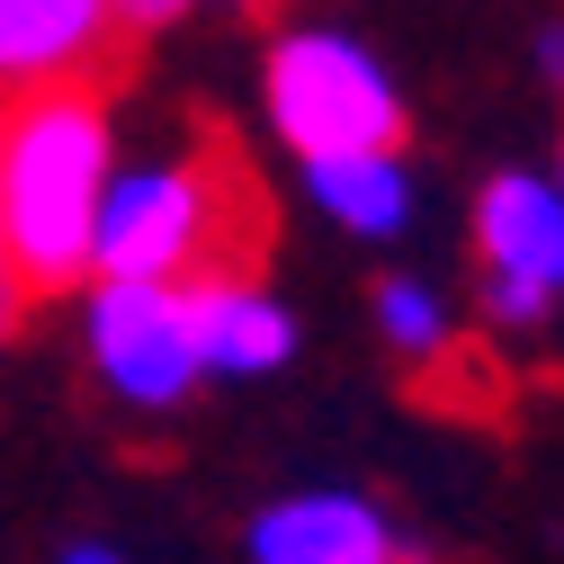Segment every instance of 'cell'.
Masks as SVG:
<instances>
[{"instance_id":"cell-1","label":"cell","mask_w":564,"mask_h":564,"mask_svg":"<svg viewBox=\"0 0 564 564\" xmlns=\"http://www.w3.org/2000/svg\"><path fill=\"white\" fill-rule=\"evenodd\" d=\"M117 180V108L99 82H63L0 108V251L19 296H82L99 197Z\"/></svg>"},{"instance_id":"cell-2","label":"cell","mask_w":564,"mask_h":564,"mask_svg":"<svg viewBox=\"0 0 564 564\" xmlns=\"http://www.w3.org/2000/svg\"><path fill=\"white\" fill-rule=\"evenodd\" d=\"M242 242H251V188L225 171V153H153V162H117L99 197L90 278L188 288L206 269H242Z\"/></svg>"},{"instance_id":"cell-3","label":"cell","mask_w":564,"mask_h":564,"mask_svg":"<svg viewBox=\"0 0 564 564\" xmlns=\"http://www.w3.org/2000/svg\"><path fill=\"white\" fill-rule=\"evenodd\" d=\"M260 117L296 153V171L305 162H349V153H403V126H412L394 63L368 36L323 28V19H296V28L269 36Z\"/></svg>"},{"instance_id":"cell-4","label":"cell","mask_w":564,"mask_h":564,"mask_svg":"<svg viewBox=\"0 0 564 564\" xmlns=\"http://www.w3.org/2000/svg\"><path fill=\"white\" fill-rule=\"evenodd\" d=\"M475 305L492 332H538L564 305V197L546 171H484L466 197Z\"/></svg>"},{"instance_id":"cell-5","label":"cell","mask_w":564,"mask_h":564,"mask_svg":"<svg viewBox=\"0 0 564 564\" xmlns=\"http://www.w3.org/2000/svg\"><path fill=\"white\" fill-rule=\"evenodd\" d=\"M82 359H90V377H99V394L117 412H144V421L180 412L206 386L180 288H117V278H90L82 288Z\"/></svg>"},{"instance_id":"cell-6","label":"cell","mask_w":564,"mask_h":564,"mask_svg":"<svg viewBox=\"0 0 564 564\" xmlns=\"http://www.w3.org/2000/svg\"><path fill=\"white\" fill-rule=\"evenodd\" d=\"M242 564H440L431 538L403 529L359 484H296L242 520Z\"/></svg>"},{"instance_id":"cell-7","label":"cell","mask_w":564,"mask_h":564,"mask_svg":"<svg viewBox=\"0 0 564 564\" xmlns=\"http://www.w3.org/2000/svg\"><path fill=\"white\" fill-rule=\"evenodd\" d=\"M180 305H188V340H197V377H225V386L278 377L305 340V323L288 314V296L260 269H206L180 288Z\"/></svg>"},{"instance_id":"cell-8","label":"cell","mask_w":564,"mask_h":564,"mask_svg":"<svg viewBox=\"0 0 564 564\" xmlns=\"http://www.w3.org/2000/svg\"><path fill=\"white\" fill-rule=\"evenodd\" d=\"M117 36V0H0V108L90 82Z\"/></svg>"},{"instance_id":"cell-9","label":"cell","mask_w":564,"mask_h":564,"mask_svg":"<svg viewBox=\"0 0 564 564\" xmlns=\"http://www.w3.org/2000/svg\"><path fill=\"white\" fill-rule=\"evenodd\" d=\"M305 206L349 234V242H403L421 225V171L412 153H349V162H305L296 171Z\"/></svg>"},{"instance_id":"cell-10","label":"cell","mask_w":564,"mask_h":564,"mask_svg":"<svg viewBox=\"0 0 564 564\" xmlns=\"http://www.w3.org/2000/svg\"><path fill=\"white\" fill-rule=\"evenodd\" d=\"M368 323L412 368H431V359L457 349V296L440 288V278H421V269H386L377 278V288H368Z\"/></svg>"},{"instance_id":"cell-11","label":"cell","mask_w":564,"mask_h":564,"mask_svg":"<svg viewBox=\"0 0 564 564\" xmlns=\"http://www.w3.org/2000/svg\"><path fill=\"white\" fill-rule=\"evenodd\" d=\"M197 10H269V0H117V28H180Z\"/></svg>"},{"instance_id":"cell-12","label":"cell","mask_w":564,"mask_h":564,"mask_svg":"<svg viewBox=\"0 0 564 564\" xmlns=\"http://www.w3.org/2000/svg\"><path fill=\"white\" fill-rule=\"evenodd\" d=\"M529 63H538V82L564 99V10H555V19H538V36H529Z\"/></svg>"},{"instance_id":"cell-13","label":"cell","mask_w":564,"mask_h":564,"mask_svg":"<svg viewBox=\"0 0 564 564\" xmlns=\"http://www.w3.org/2000/svg\"><path fill=\"white\" fill-rule=\"evenodd\" d=\"M54 564H126V546H108V538H63Z\"/></svg>"},{"instance_id":"cell-14","label":"cell","mask_w":564,"mask_h":564,"mask_svg":"<svg viewBox=\"0 0 564 564\" xmlns=\"http://www.w3.org/2000/svg\"><path fill=\"white\" fill-rule=\"evenodd\" d=\"M19 314H28V296H19V278H10V251H0V349H10Z\"/></svg>"},{"instance_id":"cell-15","label":"cell","mask_w":564,"mask_h":564,"mask_svg":"<svg viewBox=\"0 0 564 564\" xmlns=\"http://www.w3.org/2000/svg\"><path fill=\"white\" fill-rule=\"evenodd\" d=\"M546 180H555V197H564V144H555V171H546Z\"/></svg>"}]
</instances>
